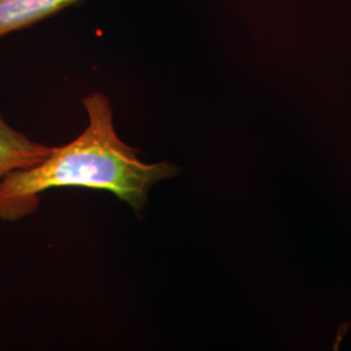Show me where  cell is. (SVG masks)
I'll return each mask as SVG.
<instances>
[{
  "label": "cell",
  "mask_w": 351,
  "mask_h": 351,
  "mask_svg": "<svg viewBox=\"0 0 351 351\" xmlns=\"http://www.w3.org/2000/svg\"><path fill=\"white\" fill-rule=\"evenodd\" d=\"M86 129L72 142L51 147L40 163L14 171L0 181V220L20 221L37 213L40 195L52 189L84 188L112 193L139 213L154 185L181 168L168 160L143 163L139 151L119 137L110 101L93 93L84 98Z\"/></svg>",
  "instance_id": "obj_1"
},
{
  "label": "cell",
  "mask_w": 351,
  "mask_h": 351,
  "mask_svg": "<svg viewBox=\"0 0 351 351\" xmlns=\"http://www.w3.org/2000/svg\"><path fill=\"white\" fill-rule=\"evenodd\" d=\"M81 0H0V37L36 24Z\"/></svg>",
  "instance_id": "obj_3"
},
{
  "label": "cell",
  "mask_w": 351,
  "mask_h": 351,
  "mask_svg": "<svg viewBox=\"0 0 351 351\" xmlns=\"http://www.w3.org/2000/svg\"><path fill=\"white\" fill-rule=\"evenodd\" d=\"M51 147L34 142L0 117V178L40 163Z\"/></svg>",
  "instance_id": "obj_2"
}]
</instances>
